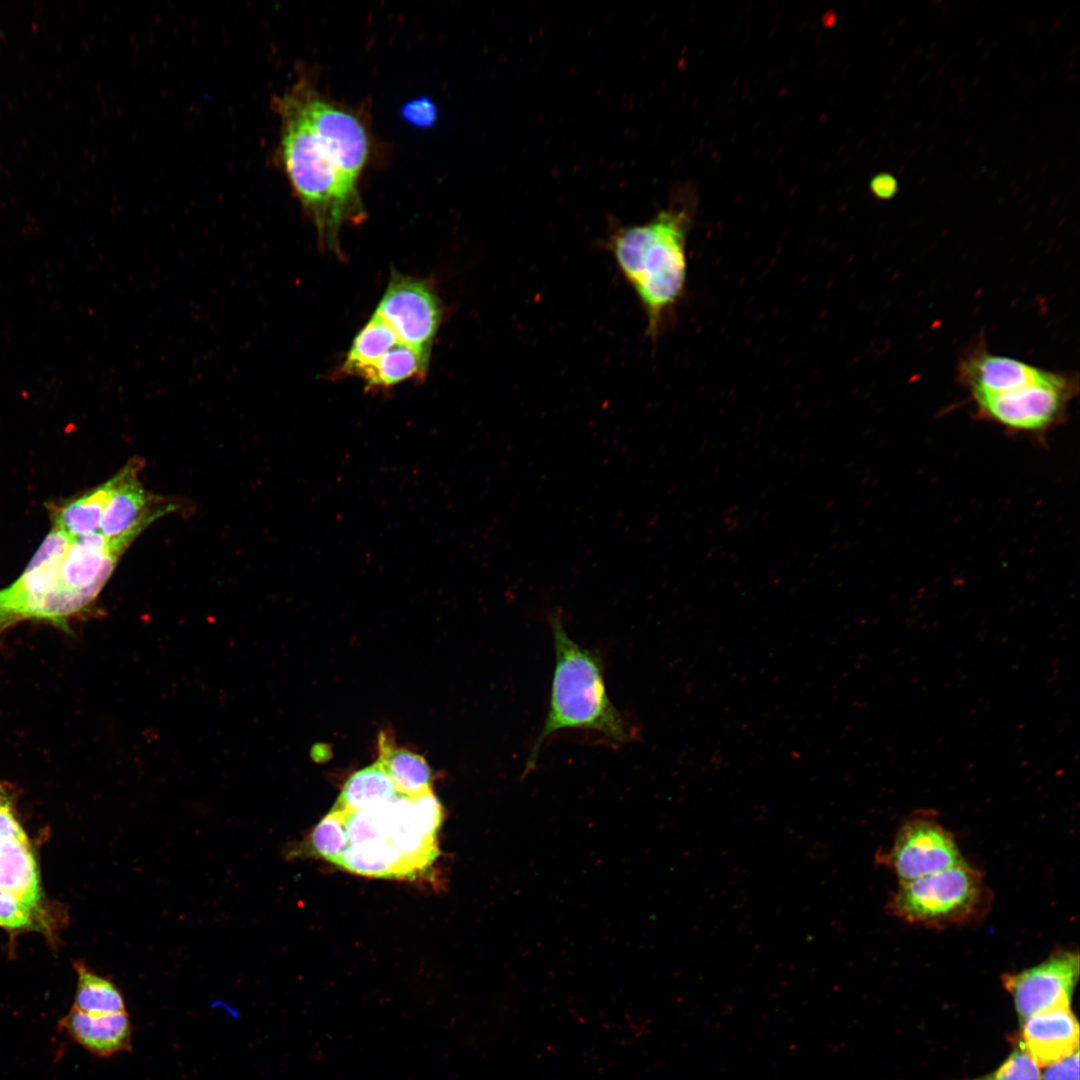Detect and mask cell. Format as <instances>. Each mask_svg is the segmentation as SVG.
I'll return each instance as SVG.
<instances>
[{
	"mask_svg": "<svg viewBox=\"0 0 1080 1080\" xmlns=\"http://www.w3.org/2000/svg\"><path fill=\"white\" fill-rule=\"evenodd\" d=\"M692 216L671 206L642 224H612L604 248L633 290L656 341L671 323L686 291L687 237Z\"/></svg>",
	"mask_w": 1080,
	"mask_h": 1080,
	"instance_id": "cell-1",
	"label": "cell"
},
{
	"mask_svg": "<svg viewBox=\"0 0 1080 1080\" xmlns=\"http://www.w3.org/2000/svg\"><path fill=\"white\" fill-rule=\"evenodd\" d=\"M549 620L555 649L550 703L527 759L526 773L535 767L543 744L558 732L583 731L614 748L638 738V728L608 696L600 655L569 636L559 613Z\"/></svg>",
	"mask_w": 1080,
	"mask_h": 1080,
	"instance_id": "cell-2",
	"label": "cell"
},
{
	"mask_svg": "<svg viewBox=\"0 0 1080 1080\" xmlns=\"http://www.w3.org/2000/svg\"><path fill=\"white\" fill-rule=\"evenodd\" d=\"M279 111L283 120L280 153L286 174L310 211L320 238L333 248L342 223L359 211L357 191L343 180L294 92L279 101Z\"/></svg>",
	"mask_w": 1080,
	"mask_h": 1080,
	"instance_id": "cell-3",
	"label": "cell"
},
{
	"mask_svg": "<svg viewBox=\"0 0 1080 1080\" xmlns=\"http://www.w3.org/2000/svg\"><path fill=\"white\" fill-rule=\"evenodd\" d=\"M990 904L982 875L964 861L946 870L900 882L888 911L914 925L946 927L974 921Z\"/></svg>",
	"mask_w": 1080,
	"mask_h": 1080,
	"instance_id": "cell-4",
	"label": "cell"
},
{
	"mask_svg": "<svg viewBox=\"0 0 1080 1080\" xmlns=\"http://www.w3.org/2000/svg\"><path fill=\"white\" fill-rule=\"evenodd\" d=\"M1076 372L1048 370L1037 379L994 394L969 397L976 418L996 424L1013 435L1041 438L1067 417L1078 395Z\"/></svg>",
	"mask_w": 1080,
	"mask_h": 1080,
	"instance_id": "cell-5",
	"label": "cell"
},
{
	"mask_svg": "<svg viewBox=\"0 0 1080 1080\" xmlns=\"http://www.w3.org/2000/svg\"><path fill=\"white\" fill-rule=\"evenodd\" d=\"M73 539L53 527L22 575L0 589V637L22 621H39L46 601L59 586L61 562Z\"/></svg>",
	"mask_w": 1080,
	"mask_h": 1080,
	"instance_id": "cell-6",
	"label": "cell"
},
{
	"mask_svg": "<svg viewBox=\"0 0 1080 1080\" xmlns=\"http://www.w3.org/2000/svg\"><path fill=\"white\" fill-rule=\"evenodd\" d=\"M900 880L911 881L951 868L963 859L949 831L928 816H914L898 830L886 852L876 855Z\"/></svg>",
	"mask_w": 1080,
	"mask_h": 1080,
	"instance_id": "cell-7",
	"label": "cell"
},
{
	"mask_svg": "<svg viewBox=\"0 0 1080 1080\" xmlns=\"http://www.w3.org/2000/svg\"><path fill=\"white\" fill-rule=\"evenodd\" d=\"M376 313L400 342L430 355L442 309L428 282L394 272Z\"/></svg>",
	"mask_w": 1080,
	"mask_h": 1080,
	"instance_id": "cell-8",
	"label": "cell"
},
{
	"mask_svg": "<svg viewBox=\"0 0 1080 1080\" xmlns=\"http://www.w3.org/2000/svg\"><path fill=\"white\" fill-rule=\"evenodd\" d=\"M1079 970L1078 953L1061 950L1033 967L1004 975L1002 983L1012 997L1019 1023L1044 1011L1071 1007Z\"/></svg>",
	"mask_w": 1080,
	"mask_h": 1080,
	"instance_id": "cell-9",
	"label": "cell"
},
{
	"mask_svg": "<svg viewBox=\"0 0 1080 1080\" xmlns=\"http://www.w3.org/2000/svg\"><path fill=\"white\" fill-rule=\"evenodd\" d=\"M293 92L343 180L349 188L357 191V180L369 155V139L364 126L352 113L311 92Z\"/></svg>",
	"mask_w": 1080,
	"mask_h": 1080,
	"instance_id": "cell-10",
	"label": "cell"
},
{
	"mask_svg": "<svg viewBox=\"0 0 1080 1080\" xmlns=\"http://www.w3.org/2000/svg\"><path fill=\"white\" fill-rule=\"evenodd\" d=\"M1020 1046L1039 1067L1079 1049V1024L1071 1007L1035 1014L1020 1023Z\"/></svg>",
	"mask_w": 1080,
	"mask_h": 1080,
	"instance_id": "cell-11",
	"label": "cell"
},
{
	"mask_svg": "<svg viewBox=\"0 0 1080 1080\" xmlns=\"http://www.w3.org/2000/svg\"><path fill=\"white\" fill-rule=\"evenodd\" d=\"M137 467V463H132L118 473V481L105 505L100 529L108 540L139 534L163 512L149 509L151 496L136 477Z\"/></svg>",
	"mask_w": 1080,
	"mask_h": 1080,
	"instance_id": "cell-12",
	"label": "cell"
},
{
	"mask_svg": "<svg viewBox=\"0 0 1080 1080\" xmlns=\"http://www.w3.org/2000/svg\"><path fill=\"white\" fill-rule=\"evenodd\" d=\"M60 1026L75 1042L99 1057L127 1052L132 1047V1024L127 1011L89 1014L72 1007Z\"/></svg>",
	"mask_w": 1080,
	"mask_h": 1080,
	"instance_id": "cell-13",
	"label": "cell"
},
{
	"mask_svg": "<svg viewBox=\"0 0 1080 1080\" xmlns=\"http://www.w3.org/2000/svg\"><path fill=\"white\" fill-rule=\"evenodd\" d=\"M337 865L355 874L379 878L413 879L422 874L397 847L383 839L349 845Z\"/></svg>",
	"mask_w": 1080,
	"mask_h": 1080,
	"instance_id": "cell-14",
	"label": "cell"
},
{
	"mask_svg": "<svg viewBox=\"0 0 1080 1080\" xmlns=\"http://www.w3.org/2000/svg\"><path fill=\"white\" fill-rule=\"evenodd\" d=\"M0 890L32 910L41 900L39 873L29 843L0 840Z\"/></svg>",
	"mask_w": 1080,
	"mask_h": 1080,
	"instance_id": "cell-15",
	"label": "cell"
},
{
	"mask_svg": "<svg viewBox=\"0 0 1080 1080\" xmlns=\"http://www.w3.org/2000/svg\"><path fill=\"white\" fill-rule=\"evenodd\" d=\"M118 481V474L88 493L53 511L54 527L78 538L96 533L101 526L105 505Z\"/></svg>",
	"mask_w": 1080,
	"mask_h": 1080,
	"instance_id": "cell-16",
	"label": "cell"
},
{
	"mask_svg": "<svg viewBox=\"0 0 1080 1080\" xmlns=\"http://www.w3.org/2000/svg\"><path fill=\"white\" fill-rule=\"evenodd\" d=\"M398 795L392 780L376 761L347 779L333 808L358 812L388 803Z\"/></svg>",
	"mask_w": 1080,
	"mask_h": 1080,
	"instance_id": "cell-17",
	"label": "cell"
},
{
	"mask_svg": "<svg viewBox=\"0 0 1080 1080\" xmlns=\"http://www.w3.org/2000/svg\"><path fill=\"white\" fill-rule=\"evenodd\" d=\"M377 762L400 795L414 797L431 788V770L426 760L416 753L394 747L386 735L379 737Z\"/></svg>",
	"mask_w": 1080,
	"mask_h": 1080,
	"instance_id": "cell-18",
	"label": "cell"
},
{
	"mask_svg": "<svg viewBox=\"0 0 1080 1080\" xmlns=\"http://www.w3.org/2000/svg\"><path fill=\"white\" fill-rule=\"evenodd\" d=\"M429 358L430 355L398 342L358 377L368 387H391L411 378L422 377L428 368Z\"/></svg>",
	"mask_w": 1080,
	"mask_h": 1080,
	"instance_id": "cell-19",
	"label": "cell"
},
{
	"mask_svg": "<svg viewBox=\"0 0 1080 1080\" xmlns=\"http://www.w3.org/2000/svg\"><path fill=\"white\" fill-rule=\"evenodd\" d=\"M398 342L391 327L375 312L354 338L342 366L343 372L358 376Z\"/></svg>",
	"mask_w": 1080,
	"mask_h": 1080,
	"instance_id": "cell-20",
	"label": "cell"
},
{
	"mask_svg": "<svg viewBox=\"0 0 1080 1080\" xmlns=\"http://www.w3.org/2000/svg\"><path fill=\"white\" fill-rule=\"evenodd\" d=\"M77 988L73 1007L89 1014L125 1012L124 997L108 978L97 975L82 963H76Z\"/></svg>",
	"mask_w": 1080,
	"mask_h": 1080,
	"instance_id": "cell-21",
	"label": "cell"
},
{
	"mask_svg": "<svg viewBox=\"0 0 1080 1080\" xmlns=\"http://www.w3.org/2000/svg\"><path fill=\"white\" fill-rule=\"evenodd\" d=\"M310 844L317 855L337 865L348 847L345 812L332 808L314 828Z\"/></svg>",
	"mask_w": 1080,
	"mask_h": 1080,
	"instance_id": "cell-22",
	"label": "cell"
},
{
	"mask_svg": "<svg viewBox=\"0 0 1080 1080\" xmlns=\"http://www.w3.org/2000/svg\"><path fill=\"white\" fill-rule=\"evenodd\" d=\"M1040 1077V1067L1017 1045L994 1071L967 1080H1040Z\"/></svg>",
	"mask_w": 1080,
	"mask_h": 1080,
	"instance_id": "cell-23",
	"label": "cell"
},
{
	"mask_svg": "<svg viewBox=\"0 0 1080 1080\" xmlns=\"http://www.w3.org/2000/svg\"><path fill=\"white\" fill-rule=\"evenodd\" d=\"M34 910L12 895L0 890V926L7 929L31 928Z\"/></svg>",
	"mask_w": 1080,
	"mask_h": 1080,
	"instance_id": "cell-24",
	"label": "cell"
},
{
	"mask_svg": "<svg viewBox=\"0 0 1080 1080\" xmlns=\"http://www.w3.org/2000/svg\"><path fill=\"white\" fill-rule=\"evenodd\" d=\"M9 791L0 784V840L13 839L29 843L26 833L13 813Z\"/></svg>",
	"mask_w": 1080,
	"mask_h": 1080,
	"instance_id": "cell-25",
	"label": "cell"
},
{
	"mask_svg": "<svg viewBox=\"0 0 1080 1080\" xmlns=\"http://www.w3.org/2000/svg\"><path fill=\"white\" fill-rule=\"evenodd\" d=\"M1040 1080H1079V1049L1045 1066Z\"/></svg>",
	"mask_w": 1080,
	"mask_h": 1080,
	"instance_id": "cell-26",
	"label": "cell"
},
{
	"mask_svg": "<svg viewBox=\"0 0 1080 1080\" xmlns=\"http://www.w3.org/2000/svg\"><path fill=\"white\" fill-rule=\"evenodd\" d=\"M404 115L410 122L427 126L435 119V109L431 102L425 99L414 101L406 105L404 109Z\"/></svg>",
	"mask_w": 1080,
	"mask_h": 1080,
	"instance_id": "cell-27",
	"label": "cell"
},
{
	"mask_svg": "<svg viewBox=\"0 0 1080 1080\" xmlns=\"http://www.w3.org/2000/svg\"><path fill=\"white\" fill-rule=\"evenodd\" d=\"M870 187L872 193L881 200L892 198L898 190L897 181L890 174H879L875 176L871 181Z\"/></svg>",
	"mask_w": 1080,
	"mask_h": 1080,
	"instance_id": "cell-28",
	"label": "cell"
}]
</instances>
